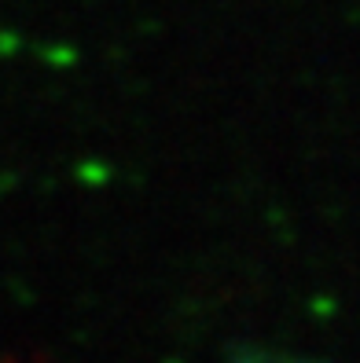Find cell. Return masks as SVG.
<instances>
[{
    "label": "cell",
    "mask_w": 360,
    "mask_h": 363,
    "mask_svg": "<svg viewBox=\"0 0 360 363\" xmlns=\"http://www.w3.org/2000/svg\"><path fill=\"white\" fill-rule=\"evenodd\" d=\"M0 363H18V359H0Z\"/></svg>",
    "instance_id": "6da1fadb"
}]
</instances>
